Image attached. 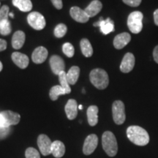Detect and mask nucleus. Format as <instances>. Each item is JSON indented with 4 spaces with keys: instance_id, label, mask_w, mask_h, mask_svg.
I'll return each mask as SVG.
<instances>
[{
    "instance_id": "nucleus-1",
    "label": "nucleus",
    "mask_w": 158,
    "mask_h": 158,
    "mask_svg": "<svg viewBox=\"0 0 158 158\" xmlns=\"http://www.w3.org/2000/svg\"><path fill=\"white\" fill-rule=\"evenodd\" d=\"M127 136L132 143L140 147L147 145L149 142V135L147 131L139 126L133 125L128 127Z\"/></svg>"
},
{
    "instance_id": "nucleus-2",
    "label": "nucleus",
    "mask_w": 158,
    "mask_h": 158,
    "mask_svg": "<svg viewBox=\"0 0 158 158\" xmlns=\"http://www.w3.org/2000/svg\"><path fill=\"white\" fill-rule=\"evenodd\" d=\"M89 80L98 89H105L109 84V78L106 70L100 68H95L91 71Z\"/></svg>"
},
{
    "instance_id": "nucleus-3",
    "label": "nucleus",
    "mask_w": 158,
    "mask_h": 158,
    "mask_svg": "<svg viewBox=\"0 0 158 158\" xmlns=\"http://www.w3.org/2000/svg\"><path fill=\"white\" fill-rule=\"evenodd\" d=\"M102 149L109 157H114L118 152V145L114 134L110 131H106L102 135Z\"/></svg>"
},
{
    "instance_id": "nucleus-4",
    "label": "nucleus",
    "mask_w": 158,
    "mask_h": 158,
    "mask_svg": "<svg viewBox=\"0 0 158 158\" xmlns=\"http://www.w3.org/2000/svg\"><path fill=\"white\" fill-rule=\"evenodd\" d=\"M143 15L140 11H134L127 18V27L133 34H138L143 29Z\"/></svg>"
},
{
    "instance_id": "nucleus-5",
    "label": "nucleus",
    "mask_w": 158,
    "mask_h": 158,
    "mask_svg": "<svg viewBox=\"0 0 158 158\" xmlns=\"http://www.w3.org/2000/svg\"><path fill=\"white\" fill-rule=\"evenodd\" d=\"M21 120L19 114L7 110L0 112V127L8 128L11 125H16Z\"/></svg>"
},
{
    "instance_id": "nucleus-6",
    "label": "nucleus",
    "mask_w": 158,
    "mask_h": 158,
    "mask_svg": "<svg viewBox=\"0 0 158 158\" xmlns=\"http://www.w3.org/2000/svg\"><path fill=\"white\" fill-rule=\"evenodd\" d=\"M113 119L116 124H122L126 119L125 107L124 102L121 100H116L112 105Z\"/></svg>"
},
{
    "instance_id": "nucleus-7",
    "label": "nucleus",
    "mask_w": 158,
    "mask_h": 158,
    "mask_svg": "<svg viewBox=\"0 0 158 158\" xmlns=\"http://www.w3.org/2000/svg\"><path fill=\"white\" fill-rule=\"evenodd\" d=\"M27 22L35 30H42L46 25L44 16L38 12H31L29 13L27 16Z\"/></svg>"
},
{
    "instance_id": "nucleus-8",
    "label": "nucleus",
    "mask_w": 158,
    "mask_h": 158,
    "mask_svg": "<svg viewBox=\"0 0 158 158\" xmlns=\"http://www.w3.org/2000/svg\"><path fill=\"white\" fill-rule=\"evenodd\" d=\"M51 145L52 142L48 135L40 134L37 138V146L40 152L44 156H48L51 154Z\"/></svg>"
},
{
    "instance_id": "nucleus-9",
    "label": "nucleus",
    "mask_w": 158,
    "mask_h": 158,
    "mask_svg": "<svg viewBox=\"0 0 158 158\" xmlns=\"http://www.w3.org/2000/svg\"><path fill=\"white\" fill-rule=\"evenodd\" d=\"M98 144V137L95 134H90L85 139L83 146V152L85 155H89L96 149Z\"/></svg>"
},
{
    "instance_id": "nucleus-10",
    "label": "nucleus",
    "mask_w": 158,
    "mask_h": 158,
    "mask_svg": "<svg viewBox=\"0 0 158 158\" xmlns=\"http://www.w3.org/2000/svg\"><path fill=\"white\" fill-rule=\"evenodd\" d=\"M135 56L132 53H127L122 59L120 64V70L124 73H128L133 70L135 66Z\"/></svg>"
},
{
    "instance_id": "nucleus-11",
    "label": "nucleus",
    "mask_w": 158,
    "mask_h": 158,
    "mask_svg": "<svg viewBox=\"0 0 158 158\" xmlns=\"http://www.w3.org/2000/svg\"><path fill=\"white\" fill-rule=\"evenodd\" d=\"M50 66L51 70L55 75H59L61 72L64 71L65 64L62 58H61L59 56L54 55L51 57L50 61Z\"/></svg>"
},
{
    "instance_id": "nucleus-12",
    "label": "nucleus",
    "mask_w": 158,
    "mask_h": 158,
    "mask_svg": "<svg viewBox=\"0 0 158 158\" xmlns=\"http://www.w3.org/2000/svg\"><path fill=\"white\" fill-rule=\"evenodd\" d=\"M94 27H99L102 34L106 35L114 31V23L110 18L103 20L100 18V21L94 23Z\"/></svg>"
},
{
    "instance_id": "nucleus-13",
    "label": "nucleus",
    "mask_w": 158,
    "mask_h": 158,
    "mask_svg": "<svg viewBox=\"0 0 158 158\" xmlns=\"http://www.w3.org/2000/svg\"><path fill=\"white\" fill-rule=\"evenodd\" d=\"M70 14L71 17L78 23H86L89 19V17L86 14L84 10L81 9L78 7H71L70 10Z\"/></svg>"
},
{
    "instance_id": "nucleus-14",
    "label": "nucleus",
    "mask_w": 158,
    "mask_h": 158,
    "mask_svg": "<svg viewBox=\"0 0 158 158\" xmlns=\"http://www.w3.org/2000/svg\"><path fill=\"white\" fill-rule=\"evenodd\" d=\"M48 50L43 46H39L35 49L31 55V59L35 64H42L48 57Z\"/></svg>"
},
{
    "instance_id": "nucleus-15",
    "label": "nucleus",
    "mask_w": 158,
    "mask_h": 158,
    "mask_svg": "<svg viewBox=\"0 0 158 158\" xmlns=\"http://www.w3.org/2000/svg\"><path fill=\"white\" fill-rule=\"evenodd\" d=\"M131 40V36L129 33L123 32L118 34L114 39V46L116 49H122Z\"/></svg>"
},
{
    "instance_id": "nucleus-16",
    "label": "nucleus",
    "mask_w": 158,
    "mask_h": 158,
    "mask_svg": "<svg viewBox=\"0 0 158 158\" xmlns=\"http://www.w3.org/2000/svg\"><path fill=\"white\" fill-rule=\"evenodd\" d=\"M78 103L74 99H70L64 107L65 113L68 119L73 120L78 115Z\"/></svg>"
},
{
    "instance_id": "nucleus-17",
    "label": "nucleus",
    "mask_w": 158,
    "mask_h": 158,
    "mask_svg": "<svg viewBox=\"0 0 158 158\" xmlns=\"http://www.w3.org/2000/svg\"><path fill=\"white\" fill-rule=\"evenodd\" d=\"M12 60L21 69H25L29 65V59L27 55L20 52H14L12 54Z\"/></svg>"
},
{
    "instance_id": "nucleus-18",
    "label": "nucleus",
    "mask_w": 158,
    "mask_h": 158,
    "mask_svg": "<svg viewBox=\"0 0 158 158\" xmlns=\"http://www.w3.org/2000/svg\"><path fill=\"white\" fill-rule=\"evenodd\" d=\"M102 8V4L99 0H93V1L89 5L86 9L84 10L86 14L89 18L94 17L101 11Z\"/></svg>"
},
{
    "instance_id": "nucleus-19",
    "label": "nucleus",
    "mask_w": 158,
    "mask_h": 158,
    "mask_svg": "<svg viewBox=\"0 0 158 158\" xmlns=\"http://www.w3.org/2000/svg\"><path fill=\"white\" fill-rule=\"evenodd\" d=\"M26 35L22 31H17L13 34L12 37V46L14 49L19 50L23 47L25 43Z\"/></svg>"
},
{
    "instance_id": "nucleus-20",
    "label": "nucleus",
    "mask_w": 158,
    "mask_h": 158,
    "mask_svg": "<svg viewBox=\"0 0 158 158\" xmlns=\"http://www.w3.org/2000/svg\"><path fill=\"white\" fill-rule=\"evenodd\" d=\"M65 146L60 141H54L51 145V154L56 158H61L64 155Z\"/></svg>"
},
{
    "instance_id": "nucleus-21",
    "label": "nucleus",
    "mask_w": 158,
    "mask_h": 158,
    "mask_svg": "<svg viewBox=\"0 0 158 158\" xmlns=\"http://www.w3.org/2000/svg\"><path fill=\"white\" fill-rule=\"evenodd\" d=\"M98 107L96 106H91L88 108L87 112V119L89 124L92 127L95 126L98 122Z\"/></svg>"
},
{
    "instance_id": "nucleus-22",
    "label": "nucleus",
    "mask_w": 158,
    "mask_h": 158,
    "mask_svg": "<svg viewBox=\"0 0 158 158\" xmlns=\"http://www.w3.org/2000/svg\"><path fill=\"white\" fill-rule=\"evenodd\" d=\"M80 46L83 55L86 57H90L93 54V48L88 39L84 38L81 40Z\"/></svg>"
},
{
    "instance_id": "nucleus-23",
    "label": "nucleus",
    "mask_w": 158,
    "mask_h": 158,
    "mask_svg": "<svg viewBox=\"0 0 158 158\" xmlns=\"http://www.w3.org/2000/svg\"><path fill=\"white\" fill-rule=\"evenodd\" d=\"M13 5L22 12H29L32 9L31 0H13Z\"/></svg>"
},
{
    "instance_id": "nucleus-24",
    "label": "nucleus",
    "mask_w": 158,
    "mask_h": 158,
    "mask_svg": "<svg viewBox=\"0 0 158 158\" xmlns=\"http://www.w3.org/2000/svg\"><path fill=\"white\" fill-rule=\"evenodd\" d=\"M79 76H80V68L78 66L72 67L67 73V78L69 84L74 85L78 81Z\"/></svg>"
},
{
    "instance_id": "nucleus-25",
    "label": "nucleus",
    "mask_w": 158,
    "mask_h": 158,
    "mask_svg": "<svg viewBox=\"0 0 158 158\" xmlns=\"http://www.w3.org/2000/svg\"><path fill=\"white\" fill-rule=\"evenodd\" d=\"M64 94H67V92L64 89L62 88L60 85L54 86L53 87H51L50 92H49V96H50L51 100L53 101L58 100L59 95H64Z\"/></svg>"
},
{
    "instance_id": "nucleus-26",
    "label": "nucleus",
    "mask_w": 158,
    "mask_h": 158,
    "mask_svg": "<svg viewBox=\"0 0 158 158\" xmlns=\"http://www.w3.org/2000/svg\"><path fill=\"white\" fill-rule=\"evenodd\" d=\"M58 76L59 83H60V86H62V88L64 89L67 94H70L71 92V89L70 86V84H69L68 81V78H67V73L64 71H62V72H61Z\"/></svg>"
},
{
    "instance_id": "nucleus-27",
    "label": "nucleus",
    "mask_w": 158,
    "mask_h": 158,
    "mask_svg": "<svg viewBox=\"0 0 158 158\" xmlns=\"http://www.w3.org/2000/svg\"><path fill=\"white\" fill-rule=\"evenodd\" d=\"M12 31L10 22L9 19L4 20V21L0 22V34L4 36H7L10 34Z\"/></svg>"
},
{
    "instance_id": "nucleus-28",
    "label": "nucleus",
    "mask_w": 158,
    "mask_h": 158,
    "mask_svg": "<svg viewBox=\"0 0 158 158\" xmlns=\"http://www.w3.org/2000/svg\"><path fill=\"white\" fill-rule=\"evenodd\" d=\"M68 28L67 26L64 23H59L55 27L54 29V35L57 38H62L66 35Z\"/></svg>"
},
{
    "instance_id": "nucleus-29",
    "label": "nucleus",
    "mask_w": 158,
    "mask_h": 158,
    "mask_svg": "<svg viewBox=\"0 0 158 158\" xmlns=\"http://www.w3.org/2000/svg\"><path fill=\"white\" fill-rule=\"evenodd\" d=\"M63 53L69 58H71L74 56L75 49L73 45L70 43H65L62 46Z\"/></svg>"
},
{
    "instance_id": "nucleus-30",
    "label": "nucleus",
    "mask_w": 158,
    "mask_h": 158,
    "mask_svg": "<svg viewBox=\"0 0 158 158\" xmlns=\"http://www.w3.org/2000/svg\"><path fill=\"white\" fill-rule=\"evenodd\" d=\"M26 158H40L39 152L33 147H29L25 152Z\"/></svg>"
},
{
    "instance_id": "nucleus-31",
    "label": "nucleus",
    "mask_w": 158,
    "mask_h": 158,
    "mask_svg": "<svg viewBox=\"0 0 158 158\" xmlns=\"http://www.w3.org/2000/svg\"><path fill=\"white\" fill-rule=\"evenodd\" d=\"M10 8L7 5H3L0 8V22L4 20L9 19Z\"/></svg>"
},
{
    "instance_id": "nucleus-32",
    "label": "nucleus",
    "mask_w": 158,
    "mask_h": 158,
    "mask_svg": "<svg viewBox=\"0 0 158 158\" xmlns=\"http://www.w3.org/2000/svg\"><path fill=\"white\" fill-rule=\"evenodd\" d=\"M124 4L128 6H130V7H138L141 5L142 0H122Z\"/></svg>"
},
{
    "instance_id": "nucleus-33",
    "label": "nucleus",
    "mask_w": 158,
    "mask_h": 158,
    "mask_svg": "<svg viewBox=\"0 0 158 158\" xmlns=\"http://www.w3.org/2000/svg\"><path fill=\"white\" fill-rule=\"evenodd\" d=\"M51 2H52L53 5H54L57 10L62 9V7H63L62 0H51Z\"/></svg>"
},
{
    "instance_id": "nucleus-34",
    "label": "nucleus",
    "mask_w": 158,
    "mask_h": 158,
    "mask_svg": "<svg viewBox=\"0 0 158 158\" xmlns=\"http://www.w3.org/2000/svg\"><path fill=\"white\" fill-rule=\"evenodd\" d=\"M7 42L4 39L0 38V52L6 50L7 48Z\"/></svg>"
},
{
    "instance_id": "nucleus-35",
    "label": "nucleus",
    "mask_w": 158,
    "mask_h": 158,
    "mask_svg": "<svg viewBox=\"0 0 158 158\" xmlns=\"http://www.w3.org/2000/svg\"><path fill=\"white\" fill-rule=\"evenodd\" d=\"M153 58H154V60L155 61V62L157 63V64H158V45L157 46H155V48H154Z\"/></svg>"
},
{
    "instance_id": "nucleus-36",
    "label": "nucleus",
    "mask_w": 158,
    "mask_h": 158,
    "mask_svg": "<svg viewBox=\"0 0 158 158\" xmlns=\"http://www.w3.org/2000/svg\"><path fill=\"white\" fill-rule=\"evenodd\" d=\"M154 21L155 23L158 27V9L154 12Z\"/></svg>"
},
{
    "instance_id": "nucleus-37",
    "label": "nucleus",
    "mask_w": 158,
    "mask_h": 158,
    "mask_svg": "<svg viewBox=\"0 0 158 158\" xmlns=\"http://www.w3.org/2000/svg\"><path fill=\"white\" fill-rule=\"evenodd\" d=\"M9 16L12 18V19H13V18H14V14H13V13H9Z\"/></svg>"
},
{
    "instance_id": "nucleus-38",
    "label": "nucleus",
    "mask_w": 158,
    "mask_h": 158,
    "mask_svg": "<svg viewBox=\"0 0 158 158\" xmlns=\"http://www.w3.org/2000/svg\"><path fill=\"white\" fill-rule=\"evenodd\" d=\"M2 68H3V65H2V63L0 62V72H1L2 70Z\"/></svg>"
},
{
    "instance_id": "nucleus-39",
    "label": "nucleus",
    "mask_w": 158,
    "mask_h": 158,
    "mask_svg": "<svg viewBox=\"0 0 158 158\" xmlns=\"http://www.w3.org/2000/svg\"><path fill=\"white\" fill-rule=\"evenodd\" d=\"M78 108H79V109H80V110H82V108H83V106H81V105H80V106H78Z\"/></svg>"
},
{
    "instance_id": "nucleus-40",
    "label": "nucleus",
    "mask_w": 158,
    "mask_h": 158,
    "mask_svg": "<svg viewBox=\"0 0 158 158\" xmlns=\"http://www.w3.org/2000/svg\"><path fill=\"white\" fill-rule=\"evenodd\" d=\"M0 5H1V2H0Z\"/></svg>"
}]
</instances>
